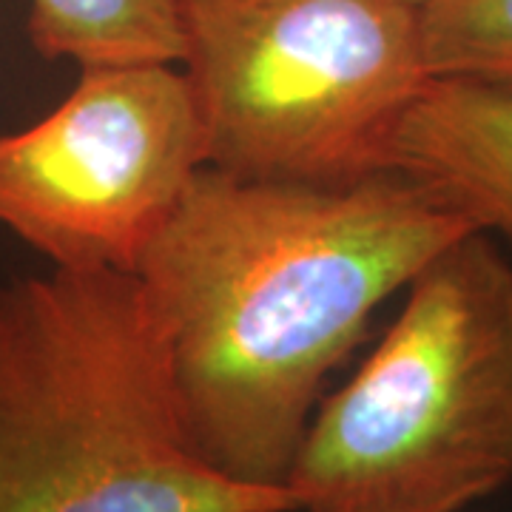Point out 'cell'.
<instances>
[{
	"mask_svg": "<svg viewBox=\"0 0 512 512\" xmlns=\"http://www.w3.org/2000/svg\"><path fill=\"white\" fill-rule=\"evenodd\" d=\"M26 32L37 55L77 69L183 57L180 0H29Z\"/></svg>",
	"mask_w": 512,
	"mask_h": 512,
	"instance_id": "cell-7",
	"label": "cell"
},
{
	"mask_svg": "<svg viewBox=\"0 0 512 512\" xmlns=\"http://www.w3.org/2000/svg\"><path fill=\"white\" fill-rule=\"evenodd\" d=\"M384 171L512 251V89L427 77L390 134Z\"/></svg>",
	"mask_w": 512,
	"mask_h": 512,
	"instance_id": "cell-6",
	"label": "cell"
},
{
	"mask_svg": "<svg viewBox=\"0 0 512 512\" xmlns=\"http://www.w3.org/2000/svg\"><path fill=\"white\" fill-rule=\"evenodd\" d=\"M202 168L180 66H89L55 111L0 134V228L52 268L134 274Z\"/></svg>",
	"mask_w": 512,
	"mask_h": 512,
	"instance_id": "cell-5",
	"label": "cell"
},
{
	"mask_svg": "<svg viewBox=\"0 0 512 512\" xmlns=\"http://www.w3.org/2000/svg\"><path fill=\"white\" fill-rule=\"evenodd\" d=\"M419 32L430 77L512 89V0H427Z\"/></svg>",
	"mask_w": 512,
	"mask_h": 512,
	"instance_id": "cell-8",
	"label": "cell"
},
{
	"mask_svg": "<svg viewBox=\"0 0 512 512\" xmlns=\"http://www.w3.org/2000/svg\"><path fill=\"white\" fill-rule=\"evenodd\" d=\"M0 512H296L202 464L137 274L0 282Z\"/></svg>",
	"mask_w": 512,
	"mask_h": 512,
	"instance_id": "cell-2",
	"label": "cell"
},
{
	"mask_svg": "<svg viewBox=\"0 0 512 512\" xmlns=\"http://www.w3.org/2000/svg\"><path fill=\"white\" fill-rule=\"evenodd\" d=\"M205 165L242 180L342 185L384 171L427 83L402 0H180Z\"/></svg>",
	"mask_w": 512,
	"mask_h": 512,
	"instance_id": "cell-4",
	"label": "cell"
},
{
	"mask_svg": "<svg viewBox=\"0 0 512 512\" xmlns=\"http://www.w3.org/2000/svg\"><path fill=\"white\" fill-rule=\"evenodd\" d=\"M470 231L396 171L308 185L205 165L134 271L163 322L177 413L202 464L288 490L325 382L370 316Z\"/></svg>",
	"mask_w": 512,
	"mask_h": 512,
	"instance_id": "cell-1",
	"label": "cell"
},
{
	"mask_svg": "<svg viewBox=\"0 0 512 512\" xmlns=\"http://www.w3.org/2000/svg\"><path fill=\"white\" fill-rule=\"evenodd\" d=\"M510 481L512 262L470 231L319 402L285 487L296 512H461Z\"/></svg>",
	"mask_w": 512,
	"mask_h": 512,
	"instance_id": "cell-3",
	"label": "cell"
},
{
	"mask_svg": "<svg viewBox=\"0 0 512 512\" xmlns=\"http://www.w3.org/2000/svg\"><path fill=\"white\" fill-rule=\"evenodd\" d=\"M402 3H407V6H413V9H421V6H424L427 0H402Z\"/></svg>",
	"mask_w": 512,
	"mask_h": 512,
	"instance_id": "cell-9",
	"label": "cell"
}]
</instances>
